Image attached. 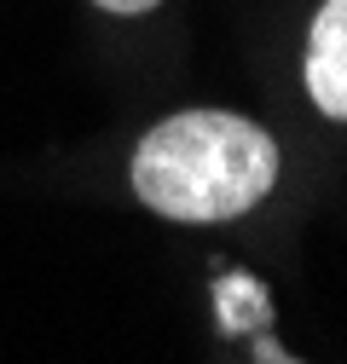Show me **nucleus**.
Instances as JSON below:
<instances>
[{
    "mask_svg": "<svg viewBox=\"0 0 347 364\" xmlns=\"http://www.w3.org/2000/svg\"><path fill=\"white\" fill-rule=\"evenodd\" d=\"M214 306H220V330L226 336H243V330H260L272 318V301H267V284L249 278V272H226L214 284Z\"/></svg>",
    "mask_w": 347,
    "mask_h": 364,
    "instance_id": "nucleus-3",
    "label": "nucleus"
},
{
    "mask_svg": "<svg viewBox=\"0 0 347 364\" xmlns=\"http://www.w3.org/2000/svg\"><path fill=\"white\" fill-rule=\"evenodd\" d=\"M307 93L330 122H347V0H324L307 35Z\"/></svg>",
    "mask_w": 347,
    "mask_h": 364,
    "instance_id": "nucleus-2",
    "label": "nucleus"
},
{
    "mask_svg": "<svg viewBox=\"0 0 347 364\" xmlns=\"http://www.w3.org/2000/svg\"><path fill=\"white\" fill-rule=\"evenodd\" d=\"M278 186V139L232 110H180L134 151V191L162 220H232Z\"/></svg>",
    "mask_w": 347,
    "mask_h": 364,
    "instance_id": "nucleus-1",
    "label": "nucleus"
},
{
    "mask_svg": "<svg viewBox=\"0 0 347 364\" xmlns=\"http://www.w3.org/2000/svg\"><path fill=\"white\" fill-rule=\"evenodd\" d=\"M93 6H105V12H116V18H139V12H156L162 0H93Z\"/></svg>",
    "mask_w": 347,
    "mask_h": 364,
    "instance_id": "nucleus-4",
    "label": "nucleus"
}]
</instances>
